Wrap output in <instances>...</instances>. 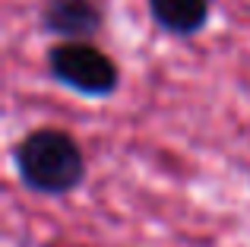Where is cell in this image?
<instances>
[{
	"mask_svg": "<svg viewBox=\"0 0 250 247\" xmlns=\"http://www.w3.org/2000/svg\"><path fill=\"white\" fill-rule=\"evenodd\" d=\"M149 13L165 32L193 35L209 19V0H149Z\"/></svg>",
	"mask_w": 250,
	"mask_h": 247,
	"instance_id": "obj_4",
	"label": "cell"
},
{
	"mask_svg": "<svg viewBox=\"0 0 250 247\" xmlns=\"http://www.w3.org/2000/svg\"><path fill=\"white\" fill-rule=\"evenodd\" d=\"M16 168L25 187L61 197L80 187L85 174L83 149L63 130H35L16 146Z\"/></svg>",
	"mask_w": 250,
	"mask_h": 247,
	"instance_id": "obj_1",
	"label": "cell"
},
{
	"mask_svg": "<svg viewBox=\"0 0 250 247\" xmlns=\"http://www.w3.org/2000/svg\"><path fill=\"white\" fill-rule=\"evenodd\" d=\"M44 25L70 41H83L102 29V10L92 0H48Z\"/></svg>",
	"mask_w": 250,
	"mask_h": 247,
	"instance_id": "obj_3",
	"label": "cell"
},
{
	"mask_svg": "<svg viewBox=\"0 0 250 247\" xmlns=\"http://www.w3.org/2000/svg\"><path fill=\"white\" fill-rule=\"evenodd\" d=\"M48 67L57 82H63L80 95H92V99H108L121 82L114 61L104 51L92 48L89 41H63L51 48Z\"/></svg>",
	"mask_w": 250,
	"mask_h": 247,
	"instance_id": "obj_2",
	"label": "cell"
}]
</instances>
